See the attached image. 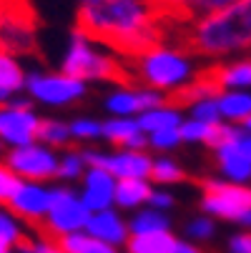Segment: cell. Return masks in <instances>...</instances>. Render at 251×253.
I'll return each mask as SVG.
<instances>
[{"mask_svg": "<svg viewBox=\"0 0 251 253\" xmlns=\"http://www.w3.org/2000/svg\"><path fill=\"white\" fill-rule=\"evenodd\" d=\"M78 28L126 58L161 41V15L149 0H78Z\"/></svg>", "mask_w": 251, "mask_h": 253, "instance_id": "1", "label": "cell"}, {"mask_svg": "<svg viewBox=\"0 0 251 253\" xmlns=\"http://www.w3.org/2000/svg\"><path fill=\"white\" fill-rule=\"evenodd\" d=\"M186 48L208 60L251 50V0H234L226 8L186 23Z\"/></svg>", "mask_w": 251, "mask_h": 253, "instance_id": "2", "label": "cell"}, {"mask_svg": "<svg viewBox=\"0 0 251 253\" xmlns=\"http://www.w3.org/2000/svg\"><path fill=\"white\" fill-rule=\"evenodd\" d=\"M128 60L131 65L126 70H131V78L163 93L166 98H178V93L201 73L196 68L194 53L186 45H173L166 41H156Z\"/></svg>", "mask_w": 251, "mask_h": 253, "instance_id": "3", "label": "cell"}, {"mask_svg": "<svg viewBox=\"0 0 251 253\" xmlns=\"http://www.w3.org/2000/svg\"><path fill=\"white\" fill-rule=\"evenodd\" d=\"M60 70L86 83H108V81H118L126 68L111 45L96 41L86 30L76 28L65 43Z\"/></svg>", "mask_w": 251, "mask_h": 253, "instance_id": "4", "label": "cell"}, {"mask_svg": "<svg viewBox=\"0 0 251 253\" xmlns=\"http://www.w3.org/2000/svg\"><path fill=\"white\" fill-rule=\"evenodd\" d=\"M28 100L33 105L50 108V111H65L78 105L88 95V83L65 73V70H30L25 78Z\"/></svg>", "mask_w": 251, "mask_h": 253, "instance_id": "5", "label": "cell"}, {"mask_svg": "<svg viewBox=\"0 0 251 253\" xmlns=\"http://www.w3.org/2000/svg\"><path fill=\"white\" fill-rule=\"evenodd\" d=\"M213 163L221 178L234 183L251 180V130L234 123H221L219 138L213 140Z\"/></svg>", "mask_w": 251, "mask_h": 253, "instance_id": "6", "label": "cell"}, {"mask_svg": "<svg viewBox=\"0 0 251 253\" xmlns=\"http://www.w3.org/2000/svg\"><path fill=\"white\" fill-rule=\"evenodd\" d=\"M201 213L221 221H236L251 211V188L226 178H208L201 186Z\"/></svg>", "mask_w": 251, "mask_h": 253, "instance_id": "7", "label": "cell"}, {"mask_svg": "<svg viewBox=\"0 0 251 253\" xmlns=\"http://www.w3.org/2000/svg\"><path fill=\"white\" fill-rule=\"evenodd\" d=\"M88 215H91V211L83 203V198L78 196V188L60 183V186H53L50 208L46 213V221L41 223V228L50 238H63L70 233L86 231Z\"/></svg>", "mask_w": 251, "mask_h": 253, "instance_id": "8", "label": "cell"}, {"mask_svg": "<svg viewBox=\"0 0 251 253\" xmlns=\"http://www.w3.org/2000/svg\"><path fill=\"white\" fill-rule=\"evenodd\" d=\"M3 161L20 180L50 183V180L58 178V151L41 140L25 143V146H18V148H8Z\"/></svg>", "mask_w": 251, "mask_h": 253, "instance_id": "9", "label": "cell"}, {"mask_svg": "<svg viewBox=\"0 0 251 253\" xmlns=\"http://www.w3.org/2000/svg\"><path fill=\"white\" fill-rule=\"evenodd\" d=\"M41 121L43 118L35 111V105L20 95L10 103H0V146L8 151L38 140Z\"/></svg>", "mask_w": 251, "mask_h": 253, "instance_id": "10", "label": "cell"}, {"mask_svg": "<svg viewBox=\"0 0 251 253\" xmlns=\"http://www.w3.org/2000/svg\"><path fill=\"white\" fill-rule=\"evenodd\" d=\"M166 95L141 85V83H116L108 93L103 95V111L108 116H123V118H138L143 111L163 103Z\"/></svg>", "mask_w": 251, "mask_h": 253, "instance_id": "11", "label": "cell"}, {"mask_svg": "<svg viewBox=\"0 0 251 253\" xmlns=\"http://www.w3.org/2000/svg\"><path fill=\"white\" fill-rule=\"evenodd\" d=\"M0 48L15 55L35 48V23L20 0L0 5Z\"/></svg>", "mask_w": 251, "mask_h": 253, "instance_id": "12", "label": "cell"}, {"mask_svg": "<svg viewBox=\"0 0 251 253\" xmlns=\"http://www.w3.org/2000/svg\"><path fill=\"white\" fill-rule=\"evenodd\" d=\"M88 166H100L118 180L123 178H149L151 173V158L146 151H131V148H111L100 151L96 146H86Z\"/></svg>", "mask_w": 251, "mask_h": 253, "instance_id": "13", "label": "cell"}, {"mask_svg": "<svg viewBox=\"0 0 251 253\" xmlns=\"http://www.w3.org/2000/svg\"><path fill=\"white\" fill-rule=\"evenodd\" d=\"M53 186L43 180H20L13 198L8 201V208L20 215L28 226H41L46 221V213L50 208Z\"/></svg>", "mask_w": 251, "mask_h": 253, "instance_id": "14", "label": "cell"}, {"mask_svg": "<svg viewBox=\"0 0 251 253\" xmlns=\"http://www.w3.org/2000/svg\"><path fill=\"white\" fill-rule=\"evenodd\" d=\"M78 183H81L78 186V196L83 198V203L88 206V211H103V208H111L116 203L118 178L111 175L105 168L88 166Z\"/></svg>", "mask_w": 251, "mask_h": 253, "instance_id": "15", "label": "cell"}, {"mask_svg": "<svg viewBox=\"0 0 251 253\" xmlns=\"http://www.w3.org/2000/svg\"><path fill=\"white\" fill-rule=\"evenodd\" d=\"M86 233L96 236L103 243H111L116 248H123L131 231H128V218L123 215V211H118L116 206L103 208V211H91L88 223H86Z\"/></svg>", "mask_w": 251, "mask_h": 253, "instance_id": "16", "label": "cell"}, {"mask_svg": "<svg viewBox=\"0 0 251 253\" xmlns=\"http://www.w3.org/2000/svg\"><path fill=\"white\" fill-rule=\"evenodd\" d=\"M161 18H171L176 23H191L201 15L226 8L234 0H149Z\"/></svg>", "mask_w": 251, "mask_h": 253, "instance_id": "17", "label": "cell"}, {"mask_svg": "<svg viewBox=\"0 0 251 253\" xmlns=\"http://www.w3.org/2000/svg\"><path fill=\"white\" fill-rule=\"evenodd\" d=\"M103 140L113 148H131V151H149V138L141 130L136 118L108 116L103 121Z\"/></svg>", "mask_w": 251, "mask_h": 253, "instance_id": "18", "label": "cell"}, {"mask_svg": "<svg viewBox=\"0 0 251 253\" xmlns=\"http://www.w3.org/2000/svg\"><path fill=\"white\" fill-rule=\"evenodd\" d=\"M184 105L178 100H171L166 98L163 103L149 108V111H143L136 121L141 126L143 133H156V130H168V128H181V121H184Z\"/></svg>", "mask_w": 251, "mask_h": 253, "instance_id": "19", "label": "cell"}, {"mask_svg": "<svg viewBox=\"0 0 251 253\" xmlns=\"http://www.w3.org/2000/svg\"><path fill=\"white\" fill-rule=\"evenodd\" d=\"M25 78L28 70L23 65V60L0 48V103H10L13 98H18L25 90Z\"/></svg>", "mask_w": 251, "mask_h": 253, "instance_id": "20", "label": "cell"}, {"mask_svg": "<svg viewBox=\"0 0 251 253\" xmlns=\"http://www.w3.org/2000/svg\"><path fill=\"white\" fill-rule=\"evenodd\" d=\"M211 78L216 81L221 90H249L251 88V58L231 60V63H219L206 68Z\"/></svg>", "mask_w": 251, "mask_h": 253, "instance_id": "21", "label": "cell"}, {"mask_svg": "<svg viewBox=\"0 0 251 253\" xmlns=\"http://www.w3.org/2000/svg\"><path fill=\"white\" fill-rule=\"evenodd\" d=\"M153 183L151 178H123L116 186V208L118 211H138L149 206Z\"/></svg>", "mask_w": 251, "mask_h": 253, "instance_id": "22", "label": "cell"}, {"mask_svg": "<svg viewBox=\"0 0 251 253\" xmlns=\"http://www.w3.org/2000/svg\"><path fill=\"white\" fill-rule=\"evenodd\" d=\"M224 123L244 126L251 118V93L249 90H221L216 95Z\"/></svg>", "mask_w": 251, "mask_h": 253, "instance_id": "23", "label": "cell"}, {"mask_svg": "<svg viewBox=\"0 0 251 253\" xmlns=\"http://www.w3.org/2000/svg\"><path fill=\"white\" fill-rule=\"evenodd\" d=\"M176 246V236L171 231L156 233H131L123 251L126 253H171Z\"/></svg>", "mask_w": 251, "mask_h": 253, "instance_id": "24", "label": "cell"}, {"mask_svg": "<svg viewBox=\"0 0 251 253\" xmlns=\"http://www.w3.org/2000/svg\"><path fill=\"white\" fill-rule=\"evenodd\" d=\"M128 231L131 233L171 231V218H168L166 211H158L153 206H143L138 211H131V215H128Z\"/></svg>", "mask_w": 251, "mask_h": 253, "instance_id": "25", "label": "cell"}, {"mask_svg": "<svg viewBox=\"0 0 251 253\" xmlns=\"http://www.w3.org/2000/svg\"><path fill=\"white\" fill-rule=\"evenodd\" d=\"M151 183L153 186H176V183H181V180H186V170L184 166L178 163L176 158H171V153H158L151 158Z\"/></svg>", "mask_w": 251, "mask_h": 253, "instance_id": "26", "label": "cell"}, {"mask_svg": "<svg viewBox=\"0 0 251 253\" xmlns=\"http://www.w3.org/2000/svg\"><path fill=\"white\" fill-rule=\"evenodd\" d=\"M30 238L28 223L15 215L8 206H0V246L3 248H20Z\"/></svg>", "mask_w": 251, "mask_h": 253, "instance_id": "27", "label": "cell"}, {"mask_svg": "<svg viewBox=\"0 0 251 253\" xmlns=\"http://www.w3.org/2000/svg\"><path fill=\"white\" fill-rule=\"evenodd\" d=\"M88 168V158L83 148H63V153H58V180L63 183H76L81 180V175Z\"/></svg>", "mask_w": 251, "mask_h": 253, "instance_id": "28", "label": "cell"}, {"mask_svg": "<svg viewBox=\"0 0 251 253\" xmlns=\"http://www.w3.org/2000/svg\"><path fill=\"white\" fill-rule=\"evenodd\" d=\"M181 140L184 143H203V146H213V140L219 138V130H221V123H206V121H199V118H191L186 116L181 121Z\"/></svg>", "mask_w": 251, "mask_h": 253, "instance_id": "29", "label": "cell"}, {"mask_svg": "<svg viewBox=\"0 0 251 253\" xmlns=\"http://www.w3.org/2000/svg\"><path fill=\"white\" fill-rule=\"evenodd\" d=\"M68 253H121V248L111 246V243H103L98 241L96 236L86 233V231H78V233H70V236H63V238H55Z\"/></svg>", "mask_w": 251, "mask_h": 253, "instance_id": "30", "label": "cell"}, {"mask_svg": "<svg viewBox=\"0 0 251 253\" xmlns=\"http://www.w3.org/2000/svg\"><path fill=\"white\" fill-rule=\"evenodd\" d=\"M70 128V140L78 146H93V143L103 140V121L93 116H76L73 121H68Z\"/></svg>", "mask_w": 251, "mask_h": 253, "instance_id": "31", "label": "cell"}, {"mask_svg": "<svg viewBox=\"0 0 251 253\" xmlns=\"http://www.w3.org/2000/svg\"><path fill=\"white\" fill-rule=\"evenodd\" d=\"M38 140L46 143V146L55 148V151H63L68 148L70 143V128H68V121L63 118H43L41 121V128H38Z\"/></svg>", "mask_w": 251, "mask_h": 253, "instance_id": "32", "label": "cell"}, {"mask_svg": "<svg viewBox=\"0 0 251 253\" xmlns=\"http://www.w3.org/2000/svg\"><path fill=\"white\" fill-rule=\"evenodd\" d=\"M184 233H186L189 241L203 243V241H211V238H213V233H216V223H213L211 215L199 213V215H194V218L184 226Z\"/></svg>", "mask_w": 251, "mask_h": 253, "instance_id": "33", "label": "cell"}, {"mask_svg": "<svg viewBox=\"0 0 251 253\" xmlns=\"http://www.w3.org/2000/svg\"><path fill=\"white\" fill-rule=\"evenodd\" d=\"M184 111H189L191 118H199V121H206V123H224V121H221V111H219L216 95L194 100V103H189V105L184 108Z\"/></svg>", "mask_w": 251, "mask_h": 253, "instance_id": "34", "label": "cell"}, {"mask_svg": "<svg viewBox=\"0 0 251 253\" xmlns=\"http://www.w3.org/2000/svg\"><path fill=\"white\" fill-rule=\"evenodd\" d=\"M149 151H156V153H171L181 146V130L178 128H168V130H156V133H149Z\"/></svg>", "mask_w": 251, "mask_h": 253, "instance_id": "35", "label": "cell"}, {"mask_svg": "<svg viewBox=\"0 0 251 253\" xmlns=\"http://www.w3.org/2000/svg\"><path fill=\"white\" fill-rule=\"evenodd\" d=\"M20 253H68L55 238H50V236H30L20 248H18Z\"/></svg>", "mask_w": 251, "mask_h": 253, "instance_id": "36", "label": "cell"}, {"mask_svg": "<svg viewBox=\"0 0 251 253\" xmlns=\"http://www.w3.org/2000/svg\"><path fill=\"white\" fill-rule=\"evenodd\" d=\"M18 183H20V178L8 168L5 161H0V206H8V201L13 198Z\"/></svg>", "mask_w": 251, "mask_h": 253, "instance_id": "37", "label": "cell"}, {"mask_svg": "<svg viewBox=\"0 0 251 253\" xmlns=\"http://www.w3.org/2000/svg\"><path fill=\"white\" fill-rule=\"evenodd\" d=\"M149 206H153V208H158V211H171L173 206H176V198H173V193L171 191H166L163 186H153V191H151V198H149Z\"/></svg>", "mask_w": 251, "mask_h": 253, "instance_id": "38", "label": "cell"}, {"mask_svg": "<svg viewBox=\"0 0 251 253\" xmlns=\"http://www.w3.org/2000/svg\"><path fill=\"white\" fill-rule=\"evenodd\" d=\"M229 253H251V228L239 231L229 238Z\"/></svg>", "mask_w": 251, "mask_h": 253, "instance_id": "39", "label": "cell"}, {"mask_svg": "<svg viewBox=\"0 0 251 253\" xmlns=\"http://www.w3.org/2000/svg\"><path fill=\"white\" fill-rule=\"evenodd\" d=\"M171 253H203L201 251V246L199 243H194V241H189V238H176V246H173V251Z\"/></svg>", "mask_w": 251, "mask_h": 253, "instance_id": "40", "label": "cell"}, {"mask_svg": "<svg viewBox=\"0 0 251 253\" xmlns=\"http://www.w3.org/2000/svg\"><path fill=\"white\" fill-rule=\"evenodd\" d=\"M0 253H18V248H3L0 246Z\"/></svg>", "mask_w": 251, "mask_h": 253, "instance_id": "41", "label": "cell"}, {"mask_svg": "<svg viewBox=\"0 0 251 253\" xmlns=\"http://www.w3.org/2000/svg\"><path fill=\"white\" fill-rule=\"evenodd\" d=\"M244 128H246V130H251V118H249V121L244 123Z\"/></svg>", "mask_w": 251, "mask_h": 253, "instance_id": "42", "label": "cell"}]
</instances>
